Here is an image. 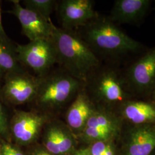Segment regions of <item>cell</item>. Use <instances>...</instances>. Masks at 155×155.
<instances>
[{"instance_id": "1", "label": "cell", "mask_w": 155, "mask_h": 155, "mask_svg": "<svg viewBox=\"0 0 155 155\" xmlns=\"http://www.w3.org/2000/svg\"><path fill=\"white\" fill-rule=\"evenodd\" d=\"M76 31L102 63L121 67L145 51L143 45L122 31L108 16L98 14Z\"/></svg>"}, {"instance_id": "2", "label": "cell", "mask_w": 155, "mask_h": 155, "mask_svg": "<svg viewBox=\"0 0 155 155\" xmlns=\"http://www.w3.org/2000/svg\"><path fill=\"white\" fill-rule=\"evenodd\" d=\"M50 39L55 50L56 65L83 82L101 63L76 30L54 25Z\"/></svg>"}, {"instance_id": "3", "label": "cell", "mask_w": 155, "mask_h": 155, "mask_svg": "<svg viewBox=\"0 0 155 155\" xmlns=\"http://www.w3.org/2000/svg\"><path fill=\"white\" fill-rule=\"evenodd\" d=\"M83 89L96 107L111 110L127 100L133 99L122 76V68L102 63L91 72L84 82Z\"/></svg>"}, {"instance_id": "4", "label": "cell", "mask_w": 155, "mask_h": 155, "mask_svg": "<svg viewBox=\"0 0 155 155\" xmlns=\"http://www.w3.org/2000/svg\"><path fill=\"white\" fill-rule=\"evenodd\" d=\"M83 87V82L56 66L41 77L37 94L31 102L38 107L34 110L48 116L51 111L67 107Z\"/></svg>"}, {"instance_id": "5", "label": "cell", "mask_w": 155, "mask_h": 155, "mask_svg": "<svg viewBox=\"0 0 155 155\" xmlns=\"http://www.w3.org/2000/svg\"><path fill=\"white\" fill-rule=\"evenodd\" d=\"M122 73L127 90L134 98H151L155 93V46L134 58Z\"/></svg>"}, {"instance_id": "6", "label": "cell", "mask_w": 155, "mask_h": 155, "mask_svg": "<svg viewBox=\"0 0 155 155\" xmlns=\"http://www.w3.org/2000/svg\"><path fill=\"white\" fill-rule=\"evenodd\" d=\"M16 52L22 66L39 77L57 66L55 50L51 39L29 41L25 45L16 43Z\"/></svg>"}, {"instance_id": "7", "label": "cell", "mask_w": 155, "mask_h": 155, "mask_svg": "<svg viewBox=\"0 0 155 155\" xmlns=\"http://www.w3.org/2000/svg\"><path fill=\"white\" fill-rule=\"evenodd\" d=\"M0 85L2 100L13 105L31 103L35 98L41 77L28 70L13 72L5 76Z\"/></svg>"}, {"instance_id": "8", "label": "cell", "mask_w": 155, "mask_h": 155, "mask_svg": "<svg viewBox=\"0 0 155 155\" xmlns=\"http://www.w3.org/2000/svg\"><path fill=\"white\" fill-rule=\"evenodd\" d=\"M92 0L58 1L57 12L61 27L67 30L81 28L97 16Z\"/></svg>"}, {"instance_id": "9", "label": "cell", "mask_w": 155, "mask_h": 155, "mask_svg": "<svg viewBox=\"0 0 155 155\" xmlns=\"http://www.w3.org/2000/svg\"><path fill=\"white\" fill-rule=\"evenodd\" d=\"M50 120V117L37 111L15 110L9 122L10 133L21 143L31 142Z\"/></svg>"}, {"instance_id": "10", "label": "cell", "mask_w": 155, "mask_h": 155, "mask_svg": "<svg viewBox=\"0 0 155 155\" xmlns=\"http://www.w3.org/2000/svg\"><path fill=\"white\" fill-rule=\"evenodd\" d=\"M13 8L8 13L13 15L20 22L22 33L29 41L38 39H50L54 24L36 12L21 5L19 0H12Z\"/></svg>"}, {"instance_id": "11", "label": "cell", "mask_w": 155, "mask_h": 155, "mask_svg": "<svg viewBox=\"0 0 155 155\" xmlns=\"http://www.w3.org/2000/svg\"><path fill=\"white\" fill-rule=\"evenodd\" d=\"M151 4L150 0H116L108 17L116 24H137L146 16Z\"/></svg>"}, {"instance_id": "12", "label": "cell", "mask_w": 155, "mask_h": 155, "mask_svg": "<svg viewBox=\"0 0 155 155\" xmlns=\"http://www.w3.org/2000/svg\"><path fill=\"white\" fill-rule=\"evenodd\" d=\"M155 150V125L132 126L127 132L124 155H150Z\"/></svg>"}, {"instance_id": "13", "label": "cell", "mask_w": 155, "mask_h": 155, "mask_svg": "<svg viewBox=\"0 0 155 155\" xmlns=\"http://www.w3.org/2000/svg\"><path fill=\"white\" fill-rule=\"evenodd\" d=\"M118 111L122 121L132 126L155 125V103L152 100H127L118 107Z\"/></svg>"}, {"instance_id": "14", "label": "cell", "mask_w": 155, "mask_h": 155, "mask_svg": "<svg viewBox=\"0 0 155 155\" xmlns=\"http://www.w3.org/2000/svg\"><path fill=\"white\" fill-rule=\"evenodd\" d=\"M96 108L83 88L67 107V126L73 130L81 132Z\"/></svg>"}, {"instance_id": "15", "label": "cell", "mask_w": 155, "mask_h": 155, "mask_svg": "<svg viewBox=\"0 0 155 155\" xmlns=\"http://www.w3.org/2000/svg\"><path fill=\"white\" fill-rule=\"evenodd\" d=\"M45 146L51 155L68 153L73 148V141L68 127L57 121H49L45 125Z\"/></svg>"}, {"instance_id": "16", "label": "cell", "mask_w": 155, "mask_h": 155, "mask_svg": "<svg viewBox=\"0 0 155 155\" xmlns=\"http://www.w3.org/2000/svg\"><path fill=\"white\" fill-rule=\"evenodd\" d=\"M27 70L20 63L16 52V43L12 40L0 39V81L5 76L13 72Z\"/></svg>"}, {"instance_id": "17", "label": "cell", "mask_w": 155, "mask_h": 155, "mask_svg": "<svg viewBox=\"0 0 155 155\" xmlns=\"http://www.w3.org/2000/svg\"><path fill=\"white\" fill-rule=\"evenodd\" d=\"M24 7L36 12L48 21H51L50 16L55 11L58 1L56 0H24Z\"/></svg>"}, {"instance_id": "18", "label": "cell", "mask_w": 155, "mask_h": 155, "mask_svg": "<svg viewBox=\"0 0 155 155\" xmlns=\"http://www.w3.org/2000/svg\"><path fill=\"white\" fill-rule=\"evenodd\" d=\"M120 131L104 127H84L81 133L84 139L93 143L111 141L118 135Z\"/></svg>"}, {"instance_id": "19", "label": "cell", "mask_w": 155, "mask_h": 155, "mask_svg": "<svg viewBox=\"0 0 155 155\" xmlns=\"http://www.w3.org/2000/svg\"><path fill=\"white\" fill-rule=\"evenodd\" d=\"M90 155H116V152L110 141L92 143L87 148Z\"/></svg>"}, {"instance_id": "20", "label": "cell", "mask_w": 155, "mask_h": 155, "mask_svg": "<svg viewBox=\"0 0 155 155\" xmlns=\"http://www.w3.org/2000/svg\"><path fill=\"white\" fill-rule=\"evenodd\" d=\"M0 96V137L6 138L10 133L9 122L5 109Z\"/></svg>"}, {"instance_id": "21", "label": "cell", "mask_w": 155, "mask_h": 155, "mask_svg": "<svg viewBox=\"0 0 155 155\" xmlns=\"http://www.w3.org/2000/svg\"><path fill=\"white\" fill-rule=\"evenodd\" d=\"M0 155H24L21 151L8 143H3L0 147Z\"/></svg>"}, {"instance_id": "22", "label": "cell", "mask_w": 155, "mask_h": 155, "mask_svg": "<svg viewBox=\"0 0 155 155\" xmlns=\"http://www.w3.org/2000/svg\"><path fill=\"white\" fill-rule=\"evenodd\" d=\"M0 39L2 40H10V39L5 32L2 23V16H1V8L0 4Z\"/></svg>"}, {"instance_id": "23", "label": "cell", "mask_w": 155, "mask_h": 155, "mask_svg": "<svg viewBox=\"0 0 155 155\" xmlns=\"http://www.w3.org/2000/svg\"><path fill=\"white\" fill-rule=\"evenodd\" d=\"M73 155H90L89 153V150L87 148L80 149L75 151Z\"/></svg>"}, {"instance_id": "24", "label": "cell", "mask_w": 155, "mask_h": 155, "mask_svg": "<svg viewBox=\"0 0 155 155\" xmlns=\"http://www.w3.org/2000/svg\"><path fill=\"white\" fill-rule=\"evenodd\" d=\"M33 155H52L48 151H45L43 150H38L35 153H33Z\"/></svg>"}, {"instance_id": "25", "label": "cell", "mask_w": 155, "mask_h": 155, "mask_svg": "<svg viewBox=\"0 0 155 155\" xmlns=\"http://www.w3.org/2000/svg\"><path fill=\"white\" fill-rule=\"evenodd\" d=\"M150 100H152L154 103H155V93L153 94V95H152V97H151Z\"/></svg>"}]
</instances>
